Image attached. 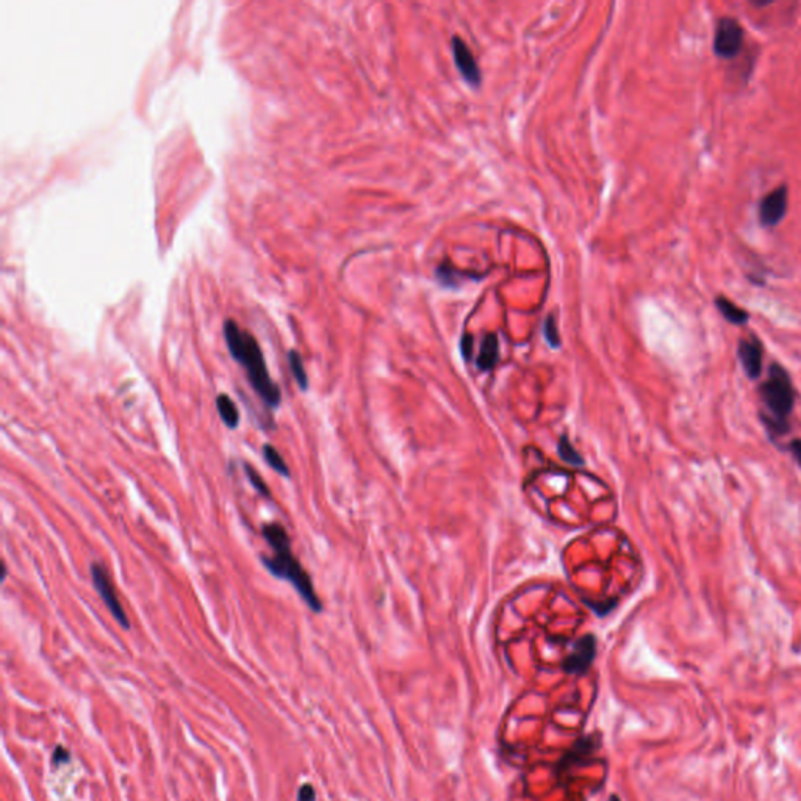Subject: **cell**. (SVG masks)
Segmentation results:
<instances>
[{"label":"cell","instance_id":"9c48e42d","mask_svg":"<svg viewBox=\"0 0 801 801\" xmlns=\"http://www.w3.org/2000/svg\"><path fill=\"white\" fill-rule=\"evenodd\" d=\"M739 360L750 379H757L762 374V345L756 338H745L739 343Z\"/></svg>","mask_w":801,"mask_h":801},{"label":"cell","instance_id":"7402d4cb","mask_svg":"<svg viewBox=\"0 0 801 801\" xmlns=\"http://www.w3.org/2000/svg\"><path fill=\"white\" fill-rule=\"evenodd\" d=\"M68 759H69L68 751L64 750V748L58 746V748H57V751H55V755H54V764H61V762H66Z\"/></svg>","mask_w":801,"mask_h":801},{"label":"cell","instance_id":"ba28073f","mask_svg":"<svg viewBox=\"0 0 801 801\" xmlns=\"http://www.w3.org/2000/svg\"><path fill=\"white\" fill-rule=\"evenodd\" d=\"M452 55H454L456 66L462 77L465 79V81L473 86H479L481 69L474 60V55L471 54V50L468 49V46L465 44V41L462 38L459 37L452 38Z\"/></svg>","mask_w":801,"mask_h":801},{"label":"cell","instance_id":"7c38bea8","mask_svg":"<svg viewBox=\"0 0 801 801\" xmlns=\"http://www.w3.org/2000/svg\"><path fill=\"white\" fill-rule=\"evenodd\" d=\"M498 354H499L498 337L494 334L485 335L478 357V368L482 371H490L498 362Z\"/></svg>","mask_w":801,"mask_h":801},{"label":"cell","instance_id":"9a60e30c","mask_svg":"<svg viewBox=\"0 0 801 801\" xmlns=\"http://www.w3.org/2000/svg\"><path fill=\"white\" fill-rule=\"evenodd\" d=\"M717 307H718V310H720V313L726 318L729 322L737 324V326L739 324H745L748 321V318H750L744 309H740L739 305H735L729 299L718 298Z\"/></svg>","mask_w":801,"mask_h":801},{"label":"cell","instance_id":"d6986e66","mask_svg":"<svg viewBox=\"0 0 801 801\" xmlns=\"http://www.w3.org/2000/svg\"><path fill=\"white\" fill-rule=\"evenodd\" d=\"M298 801H315V789L310 784H304L298 792Z\"/></svg>","mask_w":801,"mask_h":801},{"label":"cell","instance_id":"4fadbf2b","mask_svg":"<svg viewBox=\"0 0 801 801\" xmlns=\"http://www.w3.org/2000/svg\"><path fill=\"white\" fill-rule=\"evenodd\" d=\"M262 452H263L264 462L268 463V467L271 470H274L276 473L282 476V478H287V479L291 478L290 468H288L287 462L284 461V457L280 456V452L278 450H276V447L273 445H269V443L268 445H263Z\"/></svg>","mask_w":801,"mask_h":801},{"label":"cell","instance_id":"603a6c76","mask_svg":"<svg viewBox=\"0 0 801 801\" xmlns=\"http://www.w3.org/2000/svg\"><path fill=\"white\" fill-rule=\"evenodd\" d=\"M610 801H620V798H618L617 795H612V797H610Z\"/></svg>","mask_w":801,"mask_h":801},{"label":"cell","instance_id":"ac0fdd59","mask_svg":"<svg viewBox=\"0 0 801 801\" xmlns=\"http://www.w3.org/2000/svg\"><path fill=\"white\" fill-rule=\"evenodd\" d=\"M543 334H545V338L548 341V345H550L551 347H559V346H561V338H559L557 326H556L554 316H552V315H550V316L546 318L545 326H543Z\"/></svg>","mask_w":801,"mask_h":801},{"label":"cell","instance_id":"30bf717a","mask_svg":"<svg viewBox=\"0 0 801 801\" xmlns=\"http://www.w3.org/2000/svg\"><path fill=\"white\" fill-rule=\"evenodd\" d=\"M597 748L598 745L595 744L593 737H581L576 742L575 746L571 748V751H568L567 755L562 757V761L559 762L557 771L559 773H565V771L571 770L573 767H576V765H581L584 762V759L587 756H590Z\"/></svg>","mask_w":801,"mask_h":801},{"label":"cell","instance_id":"5b68a950","mask_svg":"<svg viewBox=\"0 0 801 801\" xmlns=\"http://www.w3.org/2000/svg\"><path fill=\"white\" fill-rule=\"evenodd\" d=\"M744 44V30L740 23L731 17H724L715 28L714 50L722 58H734Z\"/></svg>","mask_w":801,"mask_h":801},{"label":"cell","instance_id":"8fae6325","mask_svg":"<svg viewBox=\"0 0 801 801\" xmlns=\"http://www.w3.org/2000/svg\"><path fill=\"white\" fill-rule=\"evenodd\" d=\"M216 409L220 414L222 423L226 424L227 429L235 431L240 426V412L237 409V404L233 399L226 393H220L216 396Z\"/></svg>","mask_w":801,"mask_h":801},{"label":"cell","instance_id":"3957f363","mask_svg":"<svg viewBox=\"0 0 801 801\" xmlns=\"http://www.w3.org/2000/svg\"><path fill=\"white\" fill-rule=\"evenodd\" d=\"M761 396L764 405L770 412V418H765L769 426L776 434H786L787 418L791 416L795 404V390L791 376L781 365H771L769 376L761 385Z\"/></svg>","mask_w":801,"mask_h":801},{"label":"cell","instance_id":"7a4b0ae2","mask_svg":"<svg viewBox=\"0 0 801 801\" xmlns=\"http://www.w3.org/2000/svg\"><path fill=\"white\" fill-rule=\"evenodd\" d=\"M262 535L268 541L271 550L274 551L273 556H262V563L274 578L290 582L304 603L309 606V609L320 614L322 610V603L315 592L310 575L293 554L291 540L287 529L280 523H268L263 524Z\"/></svg>","mask_w":801,"mask_h":801},{"label":"cell","instance_id":"6da1fadb","mask_svg":"<svg viewBox=\"0 0 801 801\" xmlns=\"http://www.w3.org/2000/svg\"><path fill=\"white\" fill-rule=\"evenodd\" d=\"M224 338L235 362L244 368L247 380L262 403L269 409H278L282 403V390L271 378L260 345L251 332L240 327L233 320H226L222 326Z\"/></svg>","mask_w":801,"mask_h":801},{"label":"cell","instance_id":"e0dca14e","mask_svg":"<svg viewBox=\"0 0 801 801\" xmlns=\"http://www.w3.org/2000/svg\"><path fill=\"white\" fill-rule=\"evenodd\" d=\"M559 456H561L562 461H565L570 465H576V467H581V465H584V459L579 456V452L575 450L573 445L570 443V441L562 437L561 441H559Z\"/></svg>","mask_w":801,"mask_h":801},{"label":"cell","instance_id":"277c9868","mask_svg":"<svg viewBox=\"0 0 801 801\" xmlns=\"http://www.w3.org/2000/svg\"><path fill=\"white\" fill-rule=\"evenodd\" d=\"M90 570H91L93 586H94V588H96V592L99 593V597L102 598L105 606L108 608L110 614L113 615V618L117 623H119L121 628L131 629V621H128L126 610H124L121 601H119V598H117L113 581H111L107 568H105L102 563L94 562V563H91Z\"/></svg>","mask_w":801,"mask_h":801},{"label":"cell","instance_id":"ffe728a7","mask_svg":"<svg viewBox=\"0 0 801 801\" xmlns=\"http://www.w3.org/2000/svg\"><path fill=\"white\" fill-rule=\"evenodd\" d=\"M789 450H791L793 459H795V461H797V463L801 467V440L800 438L792 440L791 445H789Z\"/></svg>","mask_w":801,"mask_h":801},{"label":"cell","instance_id":"5bb4252c","mask_svg":"<svg viewBox=\"0 0 801 801\" xmlns=\"http://www.w3.org/2000/svg\"><path fill=\"white\" fill-rule=\"evenodd\" d=\"M287 358H288V365H290L291 374H293L294 380H296L298 387L302 392H307L309 390V376H307V371H305L302 357H300L298 351L291 349V351H288Z\"/></svg>","mask_w":801,"mask_h":801},{"label":"cell","instance_id":"52a82bcc","mask_svg":"<svg viewBox=\"0 0 801 801\" xmlns=\"http://www.w3.org/2000/svg\"><path fill=\"white\" fill-rule=\"evenodd\" d=\"M787 188L781 186L778 190L771 191L762 199L761 207H759V218H761L762 226L773 227L778 226L786 216L787 211Z\"/></svg>","mask_w":801,"mask_h":801},{"label":"cell","instance_id":"44dd1931","mask_svg":"<svg viewBox=\"0 0 801 801\" xmlns=\"http://www.w3.org/2000/svg\"><path fill=\"white\" fill-rule=\"evenodd\" d=\"M471 349H473V338L468 337V335H465L462 338V352L465 358H470L471 357Z\"/></svg>","mask_w":801,"mask_h":801},{"label":"cell","instance_id":"8992f818","mask_svg":"<svg viewBox=\"0 0 801 801\" xmlns=\"http://www.w3.org/2000/svg\"><path fill=\"white\" fill-rule=\"evenodd\" d=\"M597 655V640L593 635H586L573 646V651L563 661V670L568 675H584L592 667Z\"/></svg>","mask_w":801,"mask_h":801},{"label":"cell","instance_id":"2e32d148","mask_svg":"<svg viewBox=\"0 0 801 801\" xmlns=\"http://www.w3.org/2000/svg\"><path fill=\"white\" fill-rule=\"evenodd\" d=\"M243 468H244L246 478H247V481H249V484L252 485V488H254V490L258 494H260V496H263V498H271L269 488L267 485V482L263 481L260 473H258V471L254 467H252L251 463H247V462L243 463Z\"/></svg>","mask_w":801,"mask_h":801}]
</instances>
